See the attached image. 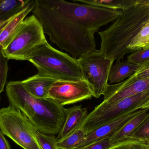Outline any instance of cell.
Instances as JSON below:
<instances>
[{"label":"cell","instance_id":"1","mask_svg":"<svg viewBox=\"0 0 149 149\" xmlns=\"http://www.w3.org/2000/svg\"><path fill=\"white\" fill-rule=\"evenodd\" d=\"M32 13L45 34L76 58L95 50V34L114 22L121 10L65 0H36Z\"/></svg>","mask_w":149,"mask_h":149},{"label":"cell","instance_id":"2","mask_svg":"<svg viewBox=\"0 0 149 149\" xmlns=\"http://www.w3.org/2000/svg\"><path fill=\"white\" fill-rule=\"evenodd\" d=\"M149 21V0H130L120 15L108 28L98 34L100 50L106 57L119 62L128 53L129 45Z\"/></svg>","mask_w":149,"mask_h":149},{"label":"cell","instance_id":"3","mask_svg":"<svg viewBox=\"0 0 149 149\" xmlns=\"http://www.w3.org/2000/svg\"><path fill=\"white\" fill-rule=\"evenodd\" d=\"M6 93L10 105L19 109L39 132L58 135L66 119L68 109L51 99H38L29 94L21 81L8 82Z\"/></svg>","mask_w":149,"mask_h":149},{"label":"cell","instance_id":"4","mask_svg":"<svg viewBox=\"0 0 149 149\" xmlns=\"http://www.w3.org/2000/svg\"><path fill=\"white\" fill-rule=\"evenodd\" d=\"M27 60L35 66L40 76L56 80H84L78 59L53 48L47 41L36 46Z\"/></svg>","mask_w":149,"mask_h":149},{"label":"cell","instance_id":"5","mask_svg":"<svg viewBox=\"0 0 149 149\" xmlns=\"http://www.w3.org/2000/svg\"><path fill=\"white\" fill-rule=\"evenodd\" d=\"M46 41L42 24L32 15L22 22L2 47L3 54L7 59L27 60L32 51Z\"/></svg>","mask_w":149,"mask_h":149},{"label":"cell","instance_id":"6","mask_svg":"<svg viewBox=\"0 0 149 149\" xmlns=\"http://www.w3.org/2000/svg\"><path fill=\"white\" fill-rule=\"evenodd\" d=\"M31 123L15 107L0 109V130L24 149H41L32 134Z\"/></svg>","mask_w":149,"mask_h":149},{"label":"cell","instance_id":"7","mask_svg":"<svg viewBox=\"0 0 149 149\" xmlns=\"http://www.w3.org/2000/svg\"><path fill=\"white\" fill-rule=\"evenodd\" d=\"M77 59L83 79L90 87L94 97L100 98L109 85V72L114 60L106 57L100 50L96 49Z\"/></svg>","mask_w":149,"mask_h":149},{"label":"cell","instance_id":"8","mask_svg":"<svg viewBox=\"0 0 149 149\" xmlns=\"http://www.w3.org/2000/svg\"><path fill=\"white\" fill-rule=\"evenodd\" d=\"M149 100V90L126 97L98 114L87 116L79 128L84 129L88 134L127 113L141 109Z\"/></svg>","mask_w":149,"mask_h":149},{"label":"cell","instance_id":"9","mask_svg":"<svg viewBox=\"0 0 149 149\" xmlns=\"http://www.w3.org/2000/svg\"><path fill=\"white\" fill-rule=\"evenodd\" d=\"M93 93L85 80H56L50 88L48 98L64 106L91 99Z\"/></svg>","mask_w":149,"mask_h":149},{"label":"cell","instance_id":"10","mask_svg":"<svg viewBox=\"0 0 149 149\" xmlns=\"http://www.w3.org/2000/svg\"><path fill=\"white\" fill-rule=\"evenodd\" d=\"M149 90V77L138 80L129 85H123L120 83L109 85L103 94L104 100L95 108L88 116L101 113L120 100Z\"/></svg>","mask_w":149,"mask_h":149},{"label":"cell","instance_id":"11","mask_svg":"<svg viewBox=\"0 0 149 149\" xmlns=\"http://www.w3.org/2000/svg\"><path fill=\"white\" fill-rule=\"evenodd\" d=\"M143 110L139 109L129 112L88 133L85 141L79 147L88 145L102 139L109 138L128 122L142 112Z\"/></svg>","mask_w":149,"mask_h":149},{"label":"cell","instance_id":"12","mask_svg":"<svg viewBox=\"0 0 149 149\" xmlns=\"http://www.w3.org/2000/svg\"><path fill=\"white\" fill-rule=\"evenodd\" d=\"M35 1H30L17 14L0 22V46L2 47L15 33L26 16L32 11Z\"/></svg>","mask_w":149,"mask_h":149},{"label":"cell","instance_id":"13","mask_svg":"<svg viewBox=\"0 0 149 149\" xmlns=\"http://www.w3.org/2000/svg\"><path fill=\"white\" fill-rule=\"evenodd\" d=\"M56 81L50 77L37 74L21 81L25 90L31 96L38 99H47L52 85Z\"/></svg>","mask_w":149,"mask_h":149},{"label":"cell","instance_id":"14","mask_svg":"<svg viewBox=\"0 0 149 149\" xmlns=\"http://www.w3.org/2000/svg\"><path fill=\"white\" fill-rule=\"evenodd\" d=\"M66 119L57 140H60L72 134L77 130L82 122L88 115L87 108L81 106H76L67 108Z\"/></svg>","mask_w":149,"mask_h":149},{"label":"cell","instance_id":"15","mask_svg":"<svg viewBox=\"0 0 149 149\" xmlns=\"http://www.w3.org/2000/svg\"><path fill=\"white\" fill-rule=\"evenodd\" d=\"M149 112L148 110H143L110 136L109 139L112 145L127 140L145 121L148 115Z\"/></svg>","mask_w":149,"mask_h":149},{"label":"cell","instance_id":"16","mask_svg":"<svg viewBox=\"0 0 149 149\" xmlns=\"http://www.w3.org/2000/svg\"><path fill=\"white\" fill-rule=\"evenodd\" d=\"M140 66L127 61L116 62L112 66L109 72L108 80L109 85L122 82L125 78L136 72Z\"/></svg>","mask_w":149,"mask_h":149},{"label":"cell","instance_id":"17","mask_svg":"<svg viewBox=\"0 0 149 149\" xmlns=\"http://www.w3.org/2000/svg\"><path fill=\"white\" fill-rule=\"evenodd\" d=\"M29 0H0V22L21 11Z\"/></svg>","mask_w":149,"mask_h":149},{"label":"cell","instance_id":"18","mask_svg":"<svg viewBox=\"0 0 149 149\" xmlns=\"http://www.w3.org/2000/svg\"><path fill=\"white\" fill-rule=\"evenodd\" d=\"M88 133L86 129L78 128L67 137L57 140V147L60 149H74L79 148L85 141Z\"/></svg>","mask_w":149,"mask_h":149},{"label":"cell","instance_id":"19","mask_svg":"<svg viewBox=\"0 0 149 149\" xmlns=\"http://www.w3.org/2000/svg\"><path fill=\"white\" fill-rule=\"evenodd\" d=\"M73 1L109 9L121 10L130 2V0H73Z\"/></svg>","mask_w":149,"mask_h":149},{"label":"cell","instance_id":"20","mask_svg":"<svg viewBox=\"0 0 149 149\" xmlns=\"http://www.w3.org/2000/svg\"><path fill=\"white\" fill-rule=\"evenodd\" d=\"M129 50L136 51L149 49L148 22L142 28L129 45Z\"/></svg>","mask_w":149,"mask_h":149},{"label":"cell","instance_id":"21","mask_svg":"<svg viewBox=\"0 0 149 149\" xmlns=\"http://www.w3.org/2000/svg\"><path fill=\"white\" fill-rule=\"evenodd\" d=\"M31 131L41 149H58L57 140L54 135L42 134L38 131L31 123Z\"/></svg>","mask_w":149,"mask_h":149},{"label":"cell","instance_id":"22","mask_svg":"<svg viewBox=\"0 0 149 149\" xmlns=\"http://www.w3.org/2000/svg\"><path fill=\"white\" fill-rule=\"evenodd\" d=\"M126 140H132L149 144V112L148 117L142 124Z\"/></svg>","mask_w":149,"mask_h":149},{"label":"cell","instance_id":"23","mask_svg":"<svg viewBox=\"0 0 149 149\" xmlns=\"http://www.w3.org/2000/svg\"><path fill=\"white\" fill-rule=\"evenodd\" d=\"M148 77H149V59L141 65L138 70L127 80L119 83L123 85H126L138 80Z\"/></svg>","mask_w":149,"mask_h":149},{"label":"cell","instance_id":"24","mask_svg":"<svg viewBox=\"0 0 149 149\" xmlns=\"http://www.w3.org/2000/svg\"><path fill=\"white\" fill-rule=\"evenodd\" d=\"M8 71V59L3 56L2 47L0 46V100L1 93L3 92L7 83Z\"/></svg>","mask_w":149,"mask_h":149},{"label":"cell","instance_id":"25","mask_svg":"<svg viewBox=\"0 0 149 149\" xmlns=\"http://www.w3.org/2000/svg\"><path fill=\"white\" fill-rule=\"evenodd\" d=\"M112 149H149V144L132 140H125L113 144Z\"/></svg>","mask_w":149,"mask_h":149},{"label":"cell","instance_id":"26","mask_svg":"<svg viewBox=\"0 0 149 149\" xmlns=\"http://www.w3.org/2000/svg\"><path fill=\"white\" fill-rule=\"evenodd\" d=\"M148 59L149 49L135 51L128 56L127 61L141 66Z\"/></svg>","mask_w":149,"mask_h":149},{"label":"cell","instance_id":"27","mask_svg":"<svg viewBox=\"0 0 149 149\" xmlns=\"http://www.w3.org/2000/svg\"><path fill=\"white\" fill-rule=\"evenodd\" d=\"M112 145L109 138H107L74 149H108Z\"/></svg>","mask_w":149,"mask_h":149},{"label":"cell","instance_id":"28","mask_svg":"<svg viewBox=\"0 0 149 149\" xmlns=\"http://www.w3.org/2000/svg\"><path fill=\"white\" fill-rule=\"evenodd\" d=\"M0 149H11L8 140L0 130Z\"/></svg>","mask_w":149,"mask_h":149},{"label":"cell","instance_id":"29","mask_svg":"<svg viewBox=\"0 0 149 149\" xmlns=\"http://www.w3.org/2000/svg\"><path fill=\"white\" fill-rule=\"evenodd\" d=\"M141 109L149 110V100L143 106H142Z\"/></svg>","mask_w":149,"mask_h":149},{"label":"cell","instance_id":"30","mask_svg":"<svg viewBox=\"0 0 149 149\" xmlns=\"http://www.w3.org/2000/svg\"><path fill=\"white\" fill-rule=\"evenodd\" d=\"M148 23H149V22H148Z\"/></svg>","mask_w":149,"mask_h":149},{"label":"cell","instance_id":"31","mask_svg":"<svg viewBox=\"0 0 149 149\" xmlns=\"http://www.w3.org/2000/svg\"><path fill=\"white\" fill-rule=\"evenodd\" d=\"M108 149H110V148H109Z\"/></svg>","mask_w":149,"mask_h":149},{"label":"cell","instance_id":"32","mask_svg":"<svg viewBox=\"0 0 149 149\" xmlns=\"http://www.w3.org/2000/svg\"></svg>","mask_w":149,"mask_h":149}]
</instances>
